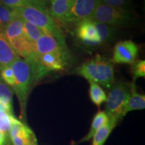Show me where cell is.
Wrapping results in <instances>:
<instances>
[{
	"label": "cell",
	"instance_id": "4",
	"mask_svg": "<svg viewBox=\"0 0 145 145\" xmlns=\"http://www.w3.org/2000/svg\"><path fill=\"white\" fill-rule=\"evenodd\" d=\"M24 59L31 66L34 86L50 72L64 70L71 57L59 53H46L40 55L33 53Z\"/></svg>",
	"mask_w": 145,
	"mask_h": 145
},
{
	"label": "cell",
	"instance_id": "13",
	"mask_svg": "<svg viewBox=\"0 0 145 145\" xmlns=\"http://www.w3.org/2000/svg\"><path fill=\"white\" fill-rule=\"evenodd\" d=\"M130 93L129 98L125 106L123 116H126L128 112L135 110H142L145 108V95L137 91V86L135 82L130 83Z\"/></svg>",
	"mask_w": 145,
	"mask_h": 145
},
{
	"label": "cell",
	"instance_id": "27",
	"mask_svg": "<svg viewBox=\"0 0 145 145\" xmlns=\"http://www.w3.org/2000/svg\"><path fill=\"white\" fill-rule=\"evenodd\" d=\"M0 76L8 86L13 88L14 86V75L11 66L5 67L0 70Z\"/></svg>",
	"mask_w": 145,
	"mask_h": 145
},
{
	"label": "cell",
	"instance_id": "10",
	"mask_svg": "<svg viewBox=\"0 0 145 145\" xmlns=\"http://www.w3.org/2000/svg\"><path fill=\"white\" fill-rule=\"evenodd\" d=\"M75 33L78 40L88 46H97L101 44L93 22L90 20H83L76 24Z\"/></svg>",
	"mask_w": 145,
	"mask_h": 145
},
{
	"label": "cell",
	"instance_id": "5",
	"mask_svg": "<svg viewBox=\"0 0 145 145\" xmlns=\"http://www.w3.org/2000/svg\"><path fill=\"white\" fill-rule=\"evenodd\" d=\"M130 83L114 82L106 97L105 112L108 118L118 123L124 117L123 112L129 98Z\"/></svg>",
	"mask_w": 145,
	"mask_h": 145
},
{
	"label": "cell",
	"instance_id": "29",
	"mask_svg": "<svg viewBox=\"0 0 145 145\" xmlns=\"http://www.w3.org/2000/svg\"><path fill=\"white\" fill-rule=\"evenodd\" d=\"M10 138L5 137L2 132H0V145H10Z\"/></svg>",
	"mask_w": 145,
	"mask_h": 145
},
{
	"label": "cell",
	"instance_id": "3",
	"mask_svg": "<svg viewBox=\"0 0 145 145\" xmlns=\"http://www.w3.org/2000/svg\"><path fill=\"white\" fill-rule=\"evenodd\" d=\"M14 72L13 91L17 96L20 108V118L26 120V106L30 90L33 85V75L30 63L26 59L18 58L11 65Z\"/></svg>",
	"mask_w": 145,
	"mask_h": 145
},
{
	"label": "cell",
	"instance_id": "24",
	"mask_svg": "<svg viewBox=\"0 0 145 145\" xmlns=\"http://www.w3.org/2000/svg\"><path fill=\"white\" fill-rule=\"evenodd\" d=\"M14 18L12 8L0 4V32L4 33L5 28Z\"/></svg>",
	"mask_w": 145,
	"mask_h": 145
},
{
	"label": "cell",
	"instance_id": "12",
	"mask_svg": "<svg viewBox=\"0 0 145 145\" xmlns=\"http://www.w3.org/2000/svg\"><path fill=\"white\" fill-rule=\"evenodd\" d=\"M20 57L11 46L4 34L0 32V70L11 65Z\"/></svg>",
	"mask_w": 145,
	"mask_h": 145
},
{
	"label": "cell",
	"instance_id": "2",
	"mask_svg": "<svg viewBox=\"0 0 145 145\" xmlns=\"http://www.w3.org/2000/svg\"><path fill=\"white\" fill-rule=\"evenodd\" d=\"M75 73L88 82H94L106 89L111 88L115 82L114 64L110 59L99 54L83 63L76 69Z\"/></svg>",
	"mask_w": 145,
	"mask_h": 145
},
{
	"label": "cell",
	"instance_id": "23",
	"mask_svg": "<svg viewBox=\"0 0 145 145\" xmlns=\"http://www.w3.org/2000/svg\"><path fill=\"white\" fill-rule=\"evenodd\" d=\"M0 4L5 5L10 8L21 6H33L42 10L48 11V9L37 2L36 0H0Z\"/></svg>",
	"mask_w": 145,
	"mask_h": 145
},
{
	"label": "cell",
	"instance_id": "19",
	"mask_svg": "<svg viewBox=\"0 0 145 145\" xmlns=\"http://www.w3.org/2000/svg\"><path fill=\"white\" fill-rule=\"evenodd\" d=\"M93 22L99 34L101 43H109L115 39L116 36V28L115 27Z\"/></svg>",
	"mask_w": 145,
	"mask_h": 145
},
{
	"label": "cell",
	"instance_id": "30",
	"mask_svg": "<svg viewBox=\"0 0 145 145\" xmlns=\"http://www.w3.org/2000/svg\"><path fill=\"white\" fill-rule=\"evenodd\" d=\"M36 1L39 3H40L41 5H42L45 8L48 9V5L49 4V0H36Z\"/></svg>",
	"mask_w": 145,
	"mask_h": 145
},
{
	"label": "cell",
	"instance_id": "1",
	"mask_svg": "<svg viewBox=\"0 0 145 145\" xmlns=\"http://www.w3.org/2000/svg\"><path fill=\"white\" fill-rule=\"evenodd\" d=\"M14 16L35 25L44 34L53 36L62 46L67 47L64 35L49 11L33 6H21L12 8Z\"/></svg>",
	"mask_w": 145,
	"mask_h": 145
},
{
	"label": "cell",
	"instance_id": "22",
	"mask_svg": "<svg viewBox=\"0 0 145 145\" xmlns=\"http://www.w3.org/2000/svg\"><path fill=\"white\" fill-rule=\"evenodd\" d=\"M23 33L29 40L33 43L44 34L40 29L33 24L24 20H23Z\"/></svg>",
	"mask_w": 145,
	"mask_h": 145
},
{
	"label": "cell",
	"instance_id": "8",
	"mask_svg": "<svg viewBox=\"0 0 145 145\" xmlns=\"http://www.w3.org/2000/svg\"><path fill=\"white\" fill-rule=\"evenodd\" d=\"M10 139L12 145H38L34 132L14 116L11 117Z\"/></svg>",
	"mask_w": 145,
	"mask_h": 145
},
{
	"label": "cell",
	"instance_id": "17",
	"mask_svg": "<svg viewBox=\"0 0 145 145\" xmlns=\"http://www.w3.org/2000/svg\"><path fill=\"white\" fill-rule=\"evenodd\" d=\"M117 123L109 119L108 122L96 131L92 138L91 145H104Z\"/></svg>",
	"mask_w": 145,
	"mask_h": 145
},
{
	"label": "cell",
	"instance_id": "18",
	"mask_svg": "<svg viewBox=\"0 0 145 145\" xmlns=\"http://www.w3.org/2000/svg\"><path fill=\"white\" fill-rule=\"evenodd\" d=\"M13 89L0 76V101L13 113Z\"/></svg>",
	"mask_w": 145,
	"mask_h": 145
},
{
	"label": "cell",
	"instance_id": "14",
	"mask_svg": "<svg viewBox=\"0 0 145 145\" xmlns=\"http://www.w3.org/2000/svg\"><path fill=\"white\" fill-rule=\"evenodd\" d=\"M8 42L16 54L22 59L34 53V43L29 40L24 34Z\"/></svg>",
	"mask_w": 145,
	"mask_h": 145
},
{
	"label": "cell",
	"instance_id": "7",
	"mask_svg": "<svg viewBox=\"0 0 145 145\" xmlns=\"http://www.w3.org/2000/svg\"><path fill=\"white\" fill-rule=\"evenodd\" d=\"M99 0H75L69 12L60 20L65 24L76 25L83 20H90Z\"/></svg>",
	"mask_w": 145,
	"mask_h": 145
},
{
	"label": "cell",
	"instance_id": "16",
	"mask_svg": "<svg viewBox=\"0 0 145 145\" xmlns=\"http://www.w3.org/2000/svg\"><path fill=\"white\" fill-rule=\"evenodd\" d=\"M109 118L104 111H99L95 114L92 120L91 124L90 129L88 132V134L82 138L79 141H77L75 144H81L82 142H88L89 141L91 138L93 137L94 134L95 133L97 130L99 129L101 126L106 124L108 122Z\"/></svg>",
	"mask_w": 145,
	"mask_h": 145
},
{
	"label": "cell",
	"instance_id": "21",
	"mask_svg": "<svg viewBox=\"0 0 145 145\" xmlns=\"http://www.w3.org/2000/svg\"><path fill=\"white\" fill-rule=\"evenodd\" d=\"M89 83V95L92 102L97 108H99L102 104L106 102V94L100 86L94 82Z\"/></svg>",
	"mask_w": 145,
	"mask_h": 145
},
{
	"label": "cell",
	"instance_id": "6",
	"mask_svg": "<svg viewBox=\"0 0 145 145\" xmlns=\"http://www.w3.org/2000/svg\"><path fill=\"white\" fill-rule=\"evenodd\" d=\"M90 20L116 28L130 24L133 18L128 10L110 6L99 0Z\"/></svg>",
	"mask_w": 145,
	"mask_h": 145
},
{
	"label": "cell",
	"instance_id": "9",
	"mask_svg": "<svg viewBox=\"0 0 145 145\" xmlns=\"http://www.w3.org/2000/svg\"><path fill=\"white\" fill-rule=\"evenodd\" d=\"M138 46L133 41L122 40L118 42L114 48L112 62L114 64H130L137 59Z\"/></svg>",
	"mask_w": 145,
	"mask_h": 145
},
{
	"label": "cell",
	"instance_id": "26",
	"mask_svg": "<svg viewBox=\"0 0 145 145\" xmlns=\"http://www.w3.org/2000/svg\"><path fill=\"white\" fill-rule=\"evenodd\" d=\"M131 72L133 77L134 82L140 77H145V61L136 60L131 64Z\"/></svg>",
	"mask_w": 145,
	"mask_h": 145
},
{
	"label": "cell",
	"instance_id": "20",
	"mask_svg": "<svg viewBox=\"0 0 145 145\" xmlns=\"http://www.w3.org/2000/svg\"><path fill=\"white\" fill-rule=\"evenodd\" d=\"M4 35L6 37L8 41L18 37L23 34V20L21 18L14 16L8 26L5 28Z\"/></svg>",
	"mask_w": 145,
	"mask_h": 145
},
{
	"label": "cell",
	"instance_id": "25",
	"mask_svg": "<svg viewBox=\"0 0 145 145\" xmlns=\"http://www.w3.org/2000/svg\"><path fill=\"white\" fill-rule=\"evenodd\" d=\"M12 116L14 115H10L3 110H0V132H2L8 138H10L11 117Z\"/></svg>",
	"mask_w": 145,
	"mask_h": 145
},
{
	"label": "cell",
	"instance_id": "15",
	"mask_svg": "<svg viewBox=\"0 0 145 145\" xmlns=\"http://www.w3.org/2000/svg\"><path fill=\"white\" fill-rule=\"evenodd\" d=\"M74 1L75 0H49L50 16L59 21L69 12Z\"/></svg>",
	"mask_w": 145,
	"mask_h": 145
},
{
	"label": "cell",
	"instance_id": "28",
	"mask_svg": "<svg viewBox=\"0 0 145 145\" xmlns=\"http://www.w3.org/2000/svg\"><path fill=\"white\" fill-rule=\"evenodd\" d=\"M105 4L114 8L128 10L131 5L132 0H99Z\"/></svg>",
	"mask_w": 145,
	"mask_h": 145
},
{
	"label": "cell",
	"instance_id": "11",
	"mask_svg": "<svg viewBox=\"0 0 145 145\" xmlns=\"http://www.w3.org/2000/svg\"><path fill=\"white\" fill-rule=\"evenodd\" d=\"M59 53L71 57L67 47L61 45L53 36L44 34L34 42V54Z\"/></svg>",
	"mask_w": 145,
	"mask_h": 145
}]
</instances>
